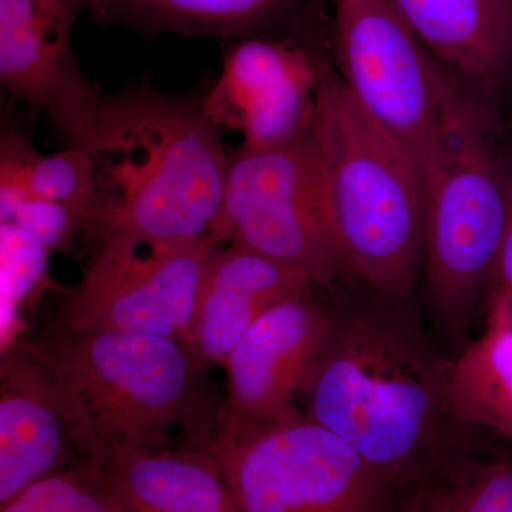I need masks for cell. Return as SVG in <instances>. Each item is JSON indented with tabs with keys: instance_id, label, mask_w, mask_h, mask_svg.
<instances>
[{
	"instance_id": "cell-23",
	"label": "cell",
	"mask_w": 512,
	"mask_h": 512,
	"mask_svg": "<svg viewBox=\"0 0 512 512\" xmlns=\"http://www.w3.org/2000/svg\"><path fill=\"white\" fill-rule=\"evenodd\" d=\"M491 281L495 288L512 289V188L510 190V212H508L507 229H505L500 255L495 262Z\"/></svg>"
},
{
	"instance_id": "cell-4",
	"label": "cell",
	"mask_w": 512,
	"mask_h": 512,
	"mask_svg": "<svg viewBox=\"0 0 512 512\" xmlns=\"http://www.w3.org/2000/svg\"><path fill=\"white\" fill-rule=\"evenodd\" d=\"M311 134L346 271L404 298L424 251L419 168L339 76L322 73Z\"/></svg>"
},
{
	"instance_id": "cell-2",
	"label": "cell",
	"mask_w": 512,
	"mask_h": 512,
	"mask_svg": "<svg viewBox=\"0 0 512 512\" xmlns=\"http://www.w3.org/2000/svg\"><path fill=\"white\" fill-rule=\"evenodd\" d=\"M446 366L406 319L356 313L333 322L299 393L303 412L356 448L387 483L406 481L424 470L441 407L450 406Z\"/></svg>"
},
{
	"instance_id": "cell-18",
	"label": "cell",
	"mask_w": 512,
	"mask_h": 512,
	"mask_svg": "<svg viewBox=\"0 0 512 512\" xmlns=\"http://www.w3.org/2000/svg\"><path fill=\"white\" fill-rule=\"evenodd\" d=\"M451 410L512 439V311L493 295L484 332L446 366Z\"/></svg>"
},
{
	"instance_id": "cell-9",
	"label": "cell",
	"mask_w": 512,
	"mask_h": 512,
	"mask_svg": "<svg viewBox=\"0 0 512 512\" xmlns=\"http://www.w3.org/2000/svg\"><path fill=\"white\" fill-rule=\"evenodd\" d=\"M214 248L210 239L175 245L104 239L80 282L63 289L59 323L183 342Z\"/></svg>"
},
{
	"instance_id": "cell-22",
	"label": "cell",
	"mask_w": 512,
	"mask_h": 512,
	"mask_svg": "<svg viewBox=\"0 0 512 512\" xmlns=\"http://www.w3.org/2000/svg\"><path fill=\"white\" fill-rule=\"evenodd\" d=\"M2 221L13 222L25 229L47 251L53 252L70 247L77 229L86 222V215L59 202L25 197L2 211Z\"/></svg>"
},
{
	"instance_id": "cell-8",
	"label": "cell",
	"mask_w": 512,
	"mask_h": 512,
	"mask_svg": "<svg viewBox=\"0 0 512 512\" xmlns=\"http://www.w3.org/2000/svg\"><path fill=\"white\" fill-rule=\"evenodd\" d=\"M340 79L426 180L439 151L447 79L390 0H335Z\"/></svg>"
},
{
	"instance_id": "cell-1",
	"label": "cell",
	"mask_w": 512,
	"mask_h": 512,
	"mask_svg": "<svg viewBox=\"0 0 512 512\" xmlns=\"http://www.w3.org/2000/svg\"><path fill=\"white\" fill-rule=\"evenodd\" d=\"M82 148L94 175L84 225L100 242L211 241L224 200L228 151L202 99L143 87L106 96Z\"/></svg>"
},
{
	"instance_id": "cell-21",
	"label": "cell",
	"mask_w": 512,
	"mask_h": 512,
	"mask_svg": "<svg viewBox=\"0 0 512 512\" xmlns=\"http://www.w3.org/2000/svg\"><path fill=\"white\" fill-rule=\"evenodd\" d=\"M440 493L453 512H512V464L495 461L458 471Z\"/></svg>"
},
{
	"instance_id": "cell-6",
	"label": "cell",
	"mask_w": 512,
	"mask_h": 512,
	"mask_svg": "<svg viewBox=\"0 0 512 512\" xmlns=\"http://www.w3.org/2000/svg\"><path fill=\"white\" fill-rule=\"evenodd\" d=\"M424 190L427 286L441 318L463 326L500 255L505 188L480 117L447 80L439 151Z\"/></svg>"
},
{
	"instance_id": "cell-20",
	"label": "cell",
	"mask_w": 512,
	"mask_h": 512,
	"mask_svg": "<svg viewBox=\"0 0 512 512\" xmlns=\"http://www.w3.org/2000/svg\"><path fill=\"white\" fill-rule=\"evenodd\" d=\"M0 512H127L96 463L63 468L0 505Z\"/></svg>"
},
{
	"instance_id": "cell-17",
	"label": "cell",
	"mask_w": 512,
	"mask_h": 512,
	"mask_svg": "<svg viewBox=\"0 0 512 512\" xmlns=\"http://www.w3.org/2000/svg\"><path fill=\"white\" fill-rule=\"evenodd\" d=\"M303 0H90L99 22L121 23L144 33L224 40L264 35L292 18Z\"/></svg>"
},
{
	"instance_id": "cell-15",
	"label": "cell",
	"mask_w": 512,
	"mask_h": 512,
	"mask_svg": "<svg viewBox=\"0 0 512 512\" xmlns=\"http://www.w3.org/2000/svg\"><path fill=\"white\" fill-rule=\"evenodd\" d=\"M127 512H237L207 450L131 448L96 463Z\"/></svg>"
},
{
	"instance_id": "cell-7",
	"label": "cell",
	"mask_w": 512,
	"mask_h": 512,
	"mask_svg": "<svg viewBox=\"0 0 512 512\" xmlns=\"http://www.w3.org/2000/svg\"><path fill=\"white\" fill-rule=\"evenodd\" d=\"M211 242L255 252L311 285L346 271L311 128L278 146L229 151Z\"/></svg>"
},
{
	"instance_id": "cell-3",
	"label": "cell",
	"mask_w": 512,
	"mask_h": 512,
	"mask_svg": "<svg viewBox=\"0 0 512 512\" xmlns=\"http://www.w3.org/2000/svg\"><path fill=\"white\" fill-rule=\"evenodd\" d=\"M25 346L49 377L84 460L163 447L174 427L202 412V366L181 340L59 323Z\"/></svg>"
},
{
	"instance_id": "cell-19",
	"label": "cell",
	"mask_w": 512,
	"mask_h": 512,
	"mask_svg": "<svg viewBox=\"0 0 512 512\" xmlns=\"http://www.w3.org/2000/svg\"><path fill=\"white\" fill-rule=\"evenodd\" d=\"M25 197L59 202L89 214L94 200L93 164L89 153L70 146L43 154L18 133L2 137V211Z\"/></svg>"
},
{
	"instance_id": "cell-5",
	"label": "cell",
	"mask_w": 512,
	"mask_h": 512,
	"mask_svg": "<svg viewBox=\"0 0 512 512\" xmlns=\"http://www.w3.org/2000/svg\"><path fill=\"white\" fill-rule=\"evenodd\" d=\"M200 447L220 466L237 512H382L389 483L296 407L259 420L221 407Z\"/></svg>"
},
{
	"instance_id": "cell-12",
	"label": "cell",
	"mask_w": 512,
	"mask_h": 512,
	"mask_svg": "<svg viewBox=\"0 0 512 512\" xmlns=\"http://www.w3.org/2000/svg\"><path fill=\"white\" fill-rule=\"evenodd\" d=\"M333 320L308 299H288L265 312L225 359L228 397L222 410L259 420L284 412L322 352Z\"/></svg>"
},
{
	"instance_id": "cell-13",
	"label": "cell",
	"mask_w": 512,
	"mask_h": 512,
	"mask_svg": "<svg viewBox=\"0 0 512 512\" xmlns=\"http://www.w3.org/2000/svg\"><path fill=\"white\" fill-rule=\"evenodd\" d=\"M309 288V282L271 259L234 245H217L205 266L185 348L202 367L224 365L256 320Z\"/></svg>"
},
{
	"instance_id": "cell-11",
	"label": "cell",
	"mask_w": 512,
	"mask_h": 512,
	"mask_svg": "<svg viewBox=\"0 0 512 512\" xmlns=\"http://www.w3.org/2000/svg\"><path fill=\"white\" fill-rule=\"evenodd\" d=\"M322 70L305 42L265 35L231 40L222 74L202 99L218 128L244 137L241 147L278 146L312 126Z\"/></svg>"
},
{
	"instance_id": "cell-14",
	"label": "cell",
	"mask_w": 512,
	"mask_h": 512,
	"mask_svg": "<svg viewBox=\"0 0 512 512\" xmlns=\"http://www.w3.org/2000/svg\"><path fill=\"white\" fill-rule=\"evenodd\" d=\"M70 450L72 439L45 370L26 346L8 350L0 366V505L72 466Z\"/></svg>"
},
{
	"instance_id": "cell-16",
	"label": "cell",
	"mask_w": 512,
	"mask_h": 512,
	"mask_svg": "<svg viewBox=\"0 0 512 512\" xmlns=\"http://www.w3.org/2000/svg\"><path fill=\"white\" fill-rule=\"evenodd\" d=\"M430 55L474 82L512 64V0H390Z\"/></svg>"
},
{
	"instance_id": "cell-24",
	"label": "cell",
	"mask_w": 512,
	"mask_h": 512,
	"mask_svg": "<svg viewBox=\"0 0 512 512\" xmlns=\"http://www.w3.org/2000/svg\"><path fill=\"white\" fill-rule=\"evenodd\" d=\"M407 512H453L440 491L417 498Z\"/></svg>"
},
{
	"instance_id": "cell-10",
	"label": "cell",
	"mask_w": 512,
	"mask_h": 512,
	"mask_svg": "<svg viewBox=\"0 0 512 512\" xmlns=\"http://www.w3.org/2000/svg\"><path fill=\"white\" fill-rule=\"evenodd\" d=\"M90 0H0V83L47 114L69 141L83 147L103 106V94L83 76L72 30Z\"/></svg>"
}]
</instances>
